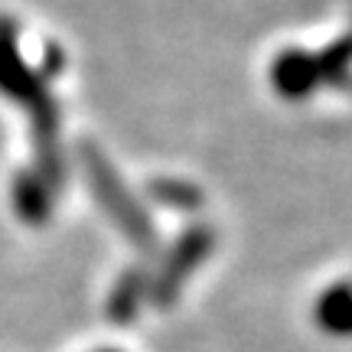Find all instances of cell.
Instances as JSON below:
<instances>
[{
    "label": "cell",
    "instance_id": "cell-1",
    "mask_svg": "<svg viewBox=\"0 0 352 352\" xmlns=\"http://www.w3.org/2000/svg\"><path fill=\"white\" fill-rule=\"evenodd\" d=\"M316 320L320 327L336 333V336H349L352 333V287L340 284V287L327 290L320 303H316Z\"/></svg>",
    "mask_w": 352,
    "mask_h": 352
},
{
    "label": "cell",
    "instance_id": "cell-2",
    "mask_svg": "<svg viewBox=\"0 0 352 352\" xmlns=\"http://www.w3.org/2000/svg\"><path fill=\"white\" fill-rule=\"evenodd\" d=\"M104 352H111V349H104Z\"/></svg>",
    "mask_w": 352,
    "mask_h": 352
}]
</instances>
